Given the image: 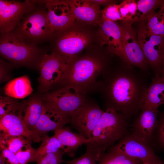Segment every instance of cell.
<instances>
[{
	"mask_svg": "<svg viewBox=\"0 0 164 164\" xmlns=\"http://www.w3.org/2000/svg\"><path fill=\"white\" fill-rule=\"evenodd\" d=\"M121 59L117 66L106 69L99 83L107 108L128 120L137 116L150 85L151 74Z\"/></svg>",
	"mask_w": 164,
	"mask_h": 164,
	"instance_id": "6da1fadb",
	"label": "cell"
},
{
	"mask_svg": "<svg viewBox=\"0 0 164 164\" xmlns=\"http://www.w3.org/2000/svg\"><path fill=\"white\" fill-rule=\"evenodd\" d=\"M127 119L112 108H107L85 145L86 151L101 155L128 133Z\"/></svg>",
	"mask_w": 164,
	"mask_h": 164,
	"instance_id": "7a4b0ae2",
	"label": "cell"
},
{
	"mask_svg": "<svg viewBox=\"0 0 164 164\" xmlns=\"http://www.w3.org/2000/svg\"><path fill=\"white\" fill-rule=\"evenodd\" d=\"M0 53L14 66L38 67L46 54L42 48L22 41L12 32L0 35Z\"/></svg>",
	"mask_w": 164,
	"mask_h": 164,
	"instance_id": "3957f363",
	"label": "cell"
},
{
	"mask_svg": "<svg viewBox=\"0 0 164 164\" xmlns=\"http://www.w3.org/2000/svg\"><path fill=\"white\" fill-rule=\"evenodd\" d=\"M104 67V63L95 57H87L74 60L58 83L64 86H72L85 94L97 84V78L105 71Z\"/></svg>",
	"mask_w": 164,
	"mask_h": 164,
	"instance_id": "277c9868",
	"label": "cell"
},
{
	"mask_svg": "<svg viewBox=\"0 0 164 164\" xmlns=\"http://www.w3.org/2000/svg\"><path fill=\"white\" fill-rule=\"evenodd\" d=\"M27 43L36 45L54 38L49 24L46 9L39 6L25 16L12 31Z\"/></svg>",
	"mask_w": 164,
	"mask_h": 164,
	"instance_id": "5b68a950",
	"label": "cell"
},
{
	"mask_svg": "<svg viewBox=\"0 0 164 164\" xmlns=\"http://www.w3.org/2000/svg\"><path fill=\"white\" fill-rule=\"evenodd\" d=\"M136 32L138 43L153 73V77H161L164 58V35L150 32L145 21L139 22Z\"/></svg>",
	"mask_w": 164,
	"mask_h": 164,
	"instance_id": "8992f818",
	"label": "cell"
},
{
	"mask_svg": "<svg viewBox=\"0 0 164 164\" xmlns=\"http://www.w3.org/2000/svg\"><path fill=\"white\" fill-rule=\"evenodd\" d=\"M41 100L54 109L70 117L88 101L85 94L70 85L47 94Z\"/></svg>",
	"mask_w": 164,
	"mask_h": 164,
	"instance_id": "52a82bcc",
	"label": "cell"
},
{
	"mask_svg": "<svg viewBox=\"0 0 164 164\" xmlns=\"http://www.w3.org/2000/svg\"><path fill=\"white\" fill-rule=\"evenodd\" d=\"M35 0H0V35L13 31L25 16L38 7Z\"/></svg>",
	"mask_w": 164,
	"mask_h": 164,
	"instance_id": "ba28073f",
	"label": "cell"
},
{
	"mask_svg": "<svg viewBox=\"0 0 164 164\" xmlns=\"http://www.w3.org/2000/svg\"><path fill=\"white\" fill-rule=\"evenodd\" d=\"M56 51L70 64L75 56L90 43L89 35L82 30L70 29L56 36Z\"/></svg>",
	"mask_w": 164,
	"mask_h": 164,
	"instance_id": "9c48e42d",
	"label": "cell"
},
{
	"mask_svg": "<svg viewBox=\"0 0 164 164\" xmlns=\"http://www.w3.org/2000/svg\"><path fill=\"white\" fill-rule=\"evenodd\" d=\"M70 66L56 52L45 54L39 66L40 76L38 78V89L41 92L49 90L58 83Z\"/></svg>",
	"mask_w": 164,
	"mask_h": 164,
	"instance_id": "30bf717a",
	"label": "cell"
},
{
	"mask_svg": "<svg viewBox=\"0 0 164 164\" xmlns=\"http://www.w3.org/2000/svg\"><path fill=\"white\" fill-rule=\"evenodd\" d=\"M110 148L129 157L139 159L143 163L164 164V161L156 155L152 147L131 133L127 134L117 144Z\"/></svg>",
	"mask_w": 164,
	"mask_h": 164,
	"instance_id": "8fae6325",
	"label": "cell"
},
{
	"mask_svg": "<svg viewBox=\"0 0 164 164\" xmlns=\"http://www.w3.org/2000/svg\"><path fill=\"white\" fill-rule=\"evenodd\" d=\"M54 38L70 28L76 19L67 0H41Z\"/></svg>",
	"mask_w": 164,
	"mask_h": 164,
	"instance_id": "7c38bea8",
	"label": "cell"
},
{
	"mask_svg": "<svg viewBox=\"0 0 164 164\" xmlns=\"http://www.w3.org/2000/svg\"><path fill=\"white\" fill-rule=\"evenodd\" d=\"M120 26L125 62L151 74L148 63L138 43L136 32L131 25Z\"/></svg>",
	"mask_w": 164,
	"mask_h": 164,
	"instance_id": "4fadbf2b",
	"label": "cell"
},
{
	"mask_svg": "<svg viewBox=\"0 0 164 164\" xmlns=\"http://www.w3.org/2000/svg\"><path fill=\"white\" fill-rule=\"evenodd\" d=\"M140 111L131 125V134L152 147L159 111L143 104Z\"/></svg>",
	"mask_w": 164,
	"mask_h": 164,
	"instance_id": "5bb4252c",
	"label": "cell"
},
{
	"mask_svg": "<svg viewBox=\"0 0 164 164\" xmlns=\"http://www.w3.org/2000/svg\"><path fill=\"white\" fill-rule=\"evenodd\" d=\"M104 112L97 104L88 101L70 115V123L80 134L90 138Z\"/></svg>",
	"mask_w": 164,
	"mask_h": 164,
	"instance_id": "9a60e30c",
	"label": "cell"
},
{
	"mask_svg": "<svg viewBox=\"0 0 164 164\" xmlns=\"http://www.w3.org/2000/svg\"><path fill=\"white\" fill-rule=\"evenodd\" d=\"M0 138L22 136L35 143L42 141V136L29 129L21 117L15 113L6 114L0 118Z\"/></svg>",
	"mask_w": 164,
	"mask_h": 164,
	"instance_id": "2e32d148",
	"label": "cell"
},
{
	"mask_svg": "<svg viewBox=\"0 0 164 164\" xmlns=\"http://www.w3.org/2000/svg\"><path fill=\"white\" fill-rule=\"evenodd\" d=\"M102 45L107 46L109 52L125 61L120 26L102 17L99 23Z\"/></svg>",
	"mask_w": 164,
	"mask_h": 164,
	"instance_id": "e0dca14e",
	"label": "cell"
},
{
	"mask_svg": "<svg viewBox=\"0 0 164 164\" xmlns=\"http://www.w3.org/2000/svg\"><path fill=\"white\" fill-rule=\"evenodd\" d=\"M44 103L43 112L35 130L42 136L49 132L63 128L70 121L69 116L59 112Z\"/></svg>",
	"mask_w": 164,
	"mask_h": 164,
	"instance_id": "ac0fdd59",
	"label": "cell"
},
{
	"mask_svg": "<svg viewBox=\"0 0 164 164\" xmlns=\"http://www.w3.org/2000/svg\"><path fill=\"white\" fill-rule=\"evenodd\" d=\"M67 1L76 19L88 24L99 23V4L91 0Z\"/></svg>",
	"mask_w": 164,
	"mask_h": 164,
	"instance_id": "d6986e66",
	"label": "cell"
},
{
	"mask_svg": "<svg viewBox=\"0 0 164 164\" xmlns=\"http://www.w3.org/2000/svg\"><path fill=\"white\" fill-rule=\"evenodd\" d=\"M44 106V103L42 100L32 98L20 104L18 114L21 117L29 129L35 131Z\"/></svg>",
	"mask_w": 164,
	"mask_h": 164,
	"instance_id": "ffe728a7",
	"label": "cell"
},
{
	"mask_svg": "<svg viewBox=\"0 0 164 164\" xmlns=\"http://www.w3.org/2000/svg\"><path fill=\"white\" fill-rule=\"evenodd\" d=\"M54 135L65 147V153L71 157L75 156L78 148L85 144L87 139L80 134L71 131L69 127L61 128L54 132Z\"/></svg>",
	"mask_w": 164,
	"mask_h": 164,
	"instance_id": "44dd1931",
	"label": "cell"
},
{
	"mask_svg": "<svg viewBox=\"0 0 164 164\" xmlns=\"http://www.w3.org/2000/svg\"><path fill=\"white\" fill-rule=\"evenodd\" d=\"M4 91L9 97L22 99L30 94L33 89L29 79L25 75L8 82L4 87Z\"/></svg>",
	"mask_w": 164,
	"mask_h": 164,
	"instance_id": "7402d4cb",
	"label": "cell"
},
{
	"mask_svg": "<svg viewBox=\"0 0 164 164\" xmlns=\"http://www.w3.org/2000/svg\"><path fill=\"white\" fill-rule=\"evenodd\" d=\"M143 104L155 109L164 104V80L161 77L151 78Z\"/></svg>",
	"mask_w": 164,
	"mask_h": 164,
	"instance_id": "603a6c76",
	"label": "cell"
},
{
	"mask_svg": "<svg viewBox=\"0 0 164 164\" xmlns=\"http://www.w3.org/2000/svg\"><path fill=\"white\" fill-rule=\"evenodd\" d=\"M42 138L41 145L36 149L35 155L30 162H37L46 155L56 152L61 149L65 150V147L54 135L49 137L46 134L43 135Z\"/></svg>",
	"mask_w": 164,
	"mask_h": 164,
	"instance_id": "cb8c5ba5",
	"label": "cell"
},
{
	"mask_svg": "<svg viewBox=\"0 0 164 164\" xmlns=\"http://www.w3.org/2000/svg\"><path fill=\"white\" fill-rule=\"evenodd\" d=\"M100 156L98 164H142L141 160L129 157L119 151L109 148Z\"/></svg>",
	"mask_w": 164,
	"mask_h": 164,
	"instance_id": "d4e9b609",
	"label": "cell"
},
{
	"mask_svg": "<svg viewBox=\"0 0 164 164\" xmlns=\"http://www.w3.org/2000/svg\"><path fill=\"white\" fill-rule=\"evenodd\" d=\"M164 4V0H140L137 3V9L134 22L146 21L155 12V10Z\"/></svg>",
	"mask_w": 164,
	"mask_h": 164,
	"instance_id": "484cf974",
	"label": "cell"
},
{
	"mask_svg": "<svg viewBox=\"0 0 164 164\" xmlns=\"http://www.w3.org/2000/svg\"><path fill=\"white\" fill-rule=\"evenodd\" d=\"M146 27L151 33L157 35H164V4L160 10L154 13L147 20Z\"/></svg>",
	"mask_w": 164,
	"mask_h": 164,
	"instance_id": "4316f807",
	"label": "cell"
},
{
	"mask_svg": "<svg viewBox=\"0 0 164 164\" xmlns=\"http://www.w3.org/2000/svg\"><path fill=\"white\" fill-rule=\"evenodd\" d=\"M31 142V141L22 136H10L5 138H0V144L4 145L15 154Z\"/></svg>",
	"mask_w": 164,
	"mask_h": 164,
	"instance_id": "83f0119b",
	"label": "cell"
},
{
	"mask_svg": "<svg viewBox=\"0 0 164 164\" xmlns=\"http://www.w3.org/2000/svg\"><path fill=\"white\" fill-rule=\"evenodd\" d=\"M159 118L156 129L154 136L152 146L164 152V111L159 113Z\"/></svg>",
	"mask_w": 164,
	"mask_h": 164,
	"instance_id": "f1b7e54d",
	"label": "cell"
},
{
	"mask_svg": "<svg viewBox=\"0 0 164 164\" xmlns=\"http://www.w3.org/2000/svg\"><path fill=\"white\" fill-rule=\"evenodd\" d=\"M20 104H18L11 97L1 96L0 97V118L6 114L15 113L18 111Z\"/></svg>",
	"mask_w": 164,
	"mask_h": 164,
	"instance_id": "f546056e",
	"label": "cell"
},
{
	"mask_svg": "<svg viewBox=\"0 0 164 164\" xmlns=\"http://www.w3.org/2000/svg\"><path fill=\"white\" fill-rule=\"evenodd\" d=\"M30 143L22 148L15 154L20 164H27L30 162L33 159L36 151V149L33 148Z\"/></svg>",
	"mask_w": 164,
	"mask_h": 164,
	"instance_id": "4dcf8cb0",
	"label": "cell"
},
{
	"mask_svg": "<svg viewBox=\"0 0 164 164\" xmlns=\"http://www.w3.org/2000/svg\"><path fill=\"white\" fill-rule=\"evenodd\" d=\"M64 153L65 150L61 149L56 152L46 155L36 162L37 164H60L65 162L63 159Z\"/></svg>",
	"mask_w": 164,
	"mask_h": 164,
	"instance_id": "1f68e13d",
	"label": "cell"
},
{
	"mask_svg": "<svg viewBox=\"0 0 164 164\" xmlns=\"http://www.w3.org/2000/svg\"><path fill=\"white\" fill-rule=\"evenodd\" d=\"M97 157L93 153L86 151L83 155L77 158H75L70 161H65L67 164H97L98 161Z\"/></svg>",
	"mask_w": 164,
	"mask_h": 164,
	"instance_id": "d6a6232c",
	"label": "cell"
},
{
	"mask_svg": "<svg viewBox=\"0 0 164 164\" xmlns=\"http://www.w3.org/2000/svg\"><path fill=\"white\" fill-rule=\"evenodd\" d=\"M1 154L6 159L8 164H20L15 153L9 150L4 145L0 144Z\"/></svg>",
	"mask_w": 164,
	"mask_h": 164,
	"instance_id": "836d02e7",
	"label": "cell"
},
{
	"mask_svg": "<svg viewBox=\"0 0 164 164\" xmlns=\"http://www.w3.org/2000/svg\"><path fill=\"white\" fill-rule=\"evenodd\" d=\"M91 1L98 4H107L111 2V1L109 0H91Z\"/></svg>",
	"mask_w": 164,
	"mask_h": 164,
	"instance_id": "e575fe53",
	"label": "cell"
},
{
	"mask_svg": "<svg viewBox=\"0 0 164 164\" xmlns=\"http://www.w3.org/2000/svg\"><path fill=\"white\" fill-rule=\"evenodd\" d=\"M0 164H8L6 159L1 153L0 154Z\"/></svg>",
	"mask_w": 164,
	"mask_h": 164,
	"instance_id": "d590c367",
	"label": "cell"
},
{
	"mask_svg": "<svg viewBox=\"0 0 164 164\" xmlns=\"http://www.w3.org/2000/svg\"><path fill=\"white\" fill-rule=\"evenodd\" d=\"M161 77L164 80V58L162 63Z\"/></svg>",
	"mask_w": 164,
	"mask_h": 164,
	"instance_id": "8d00e7d4",
	"label": "cell"
},
{
	"mask_svg": "<svg viewBox=\"0 0 164 164\" xmlns=\"http://www.w3.org/2000/svg\"><path fill=\"white\" fill-rule=\"evenodd\" d=\"M142 164H150L148 163L144 162V163H143Z\"/></svg>",
	"mask_w": 164,
	"mask_h": 164,
	"instance_id": "74e56055",
	"label": "cell"
}]
</instances>
